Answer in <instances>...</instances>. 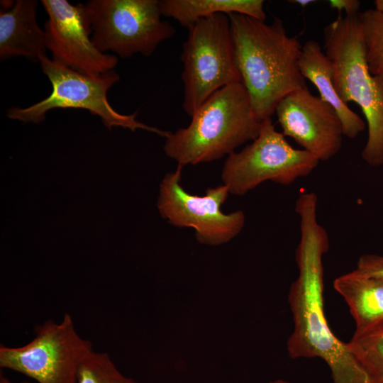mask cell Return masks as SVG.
Here are the masks:
<instances>
[{
	"instance_id": "1",
	"label": "cell",
	"mask_w": 383,
	"mask_h": 383,
	"mask_svg": "<svg viewBox=\"0 0 383 383\" xmlns=\"http://www.w3.org/2000/svg\"><path fill=\"white\" fill-rule=\"evenodd\" d=\"M317 204L313 195H303L295 203L301 235L296 250L299 274L288 294L294 328L287 351L292 359L324 360L333 383H372L348 343L332 332L325 316L323 256L329 250V238L318 222Z\"/></svg>"
},
{
	"instance_id": "2",
	"label": "cell",
	"mask_w": 383,
	"mask_h": 383,
	"mask_svg": "<svg viewBox=\"0 0 383 383\" xmlns=\"http://www.w3.org/2000/svg\"><path fill=\"white\" fill-rule=\"evenodd\" d=\"M235 64L254 111L263 121L287 95L307 88L299 60L302 45L283 21L271 23L239 13L228 15Z\"/></svg>"
},
{
	"instance_id": "3",
	"label": "cell",
	"mask_w": 383,
	"mask_h": 383,
	"mask_svg": "<svg viewBox=\"0 0 383 383\" xmlns=\"http://www.w3.org/2000/svg\"><path fill=\"white\" fill-rule=\"evenodd\" d=\"M191 117L188 126L170 132L164 146L166 155L182 166L228 156L240 145L254 140L262 123L242 82L216 91Z\"/></svg>"
},
{
	"instance_id": "4",
	"label": "cell",
	"mask_w": 383,
	"mask_h": 383,
	"mask_svg": "<svg viewBox=\"0 0 383 383\" xmlns=\"http://www.w3.org/2000/svg\"><path fill=\"white\" fill-rule=\"evenodd\" d=\"M359 13L340 16L327 25L324 48L338 96L346 104L356 103L367 121L368 136L362 158L378 167L383 165V77L372 75L368 70Z\"/></svg>"
},
{
	"instance_id": "5",
	"label": "cell",
	"mask_w": 383,
	"mask_h": 383,
	"mask_svg": "<svg viewBox=\"0 0 383 383\" xmlns=\"http://www.w3.org/2000/svg\"><path fill=\"white\" fill-rule=\"evenodd\" d=\"M43 72L48 77L52 91L45 99L26 108L11 107L9 118L24 123H40L53 109H82L99 116L109 130L113 127L143 129L166 138L170 132L149 126L136 119L138 112L118 113L108 101V91L120 79L114 70L99 74H86L54 62L46 55L39 58Z\"/></svg>"
},
{
	"instance_id": "6",
	"label": "cell",
	"mask_w": 383,
	"mask_h": 383,
	"mask_svg": "<svg viewBox=\"0 0 383 383\" xmlns=\"http://www.w3.org/2000/svg\"><path fill=\"white\" fill-rule=\"evenodd\" d=\"M183 44L182 108L189 116L213 93L241 82L228 15L216 14L192 25Z\"/></svg>"
},
{
	"instance_id": "7",
	"label": "cell",
	"mask_w": 383,
	"mask_h": 383,
	"mask_svg": "<svg viewBox=\"0 0 383 383\" xmlns=\"http://www.w3.org/2000/svg\"><path fill=\"white\" fill-rule=\"evenodd\" d=\"M91 40L101 52L128 58L151 55L175 29L161 19L158 0H91L85 4Z\"/></svg>"
},
{
	"instance_id": "8",
	"label": "cell",
	"mask_w": 383,
	"mask_h": 383,
	"mask_svg": "<svg viewBox=\"0 0 383 383\" xmlns=\"http://www.w3.org/2000/svg\"><path fill=\"white\" fill-rule=\"evenodd\" d=\"M318 162L306 150L293 148L269 118L252 143L228 156L222 179L229 193L243 195L266 181L289 185L311 173Z\"/></svg>"
},
{
	"instance_id": "9",
	"label": "cell",
	"mask_w": 383,
	"mask_h": 383,
	"mask_svg": "<svg viewBox=\"0 0 383 383\" xmlns=\"http://www.w3.org/2000/svg\"><path fill=\"white\" fill-rule=\"evenodd\" d=\"M35 337L19 347L0 346V367L38 383H75L82 360L92 349L65 313L59 323L49 320L35 328Z\"/></svg>"
},
{
	"instance_id": "10",
	"label": "cell",
	"mask_w": 383,
	"mask_h": 383,
	"mask_svg": "<svg viewBox=\"0 0 383 383\" xmlns=\"http://www.w3.org/2000/svg\"><path fill=\"white\" fill-rule=\"evenodd\" d=\"M183 166L165 175L160 184L157 208L168 223L177 227H192L196 240L203 244L217 245L236 236L245 223L241 211L226 214L221 205L229 193L223 184L209 188L204 196L190 194L181 185Z\"/></svg>"
},
{
	"instance_id": "11",
	"label": "cell",
	"mask_w": 383,
	"mask_h": 383,
	"mask_svg": "<svg viewBox=\"0 0 383 383\" xmlns=\"http://www.w3.org/2000/svg\"><path fill=\"white\" fill-rule=\"evenodd\" d=\"M48 14L44 25L47 49L52 60L86 74H99L114 70L116 55L99 51L91 40L92 30L85 4L67 0H42Z\"/></svg>"
},
{
	"instance_id": "12",
	"label": "cell",
	"mask_w": 383,
	"mask_h": 383,
	"mask_svg": "<svg viewBox=\"0 0 383 383\" xmlns=\"http://www.w3.org/2000/svg\"><path fill=\"white\" fill-rule=\"evenodd\" d=\"M282 134L293 138L318 161H326L340 150L343 126L335 109L308 88L284 96L275 109Z\"/></svg>"
},
{
	"instance_id": "13",
	"label": "cell",
	"mask_w": 383,
	"mask_h": 383,
	"mask_svg": "<svg viewBox=\"0 0 383 383\" xmlns=\"http://www.w3.org/2000/svg\"><path fill=\"white\" fill-rule=\"evenodd\" d=\"M38 1L16 0L0 12V58L24 57L38 62L46 55V37L37 22Z\"/></svg>"
},
{
	"instance_id": "14",
	"label": "cell",
	"mask_w": 383,
	"mask_h": 383,
	"mask_svg": "<svg viewBox=\"0 0 383 383\" xmlns=\"http://www.w3.org/2000/svg\"><path fill=\"white\" fill-rule=\"evenodd\" d=\"M299 65L304 78L314 84L320 97L336 111L343 135L349 138L357 136L365 129V123L338 96L333 82L331 62L317 41L308 40L302 45Z\"/></svg>"
},
{
	"instance_id": "15",
	"label": "cell",
	"mask_w": 383,
	"mask_h": 383,
	"mask_svg": "<svg viewBox=\"0 0 383 383\" xmlns=\"http://www.w3.org/2000/svg\"><path fill=\"white\" fill-rule=\"evenodd\" d=\"M333 287L347 303L361 331L383 321V280L366 276L357 270L337 277Z\"/></svg>"
},
{
	"instance_id": "16",
	"label": "cell",
	"mask_w": 383,
	"mask_h": 383,
	"mask_svg": "<svg viewBox=\"0 0 383 383\" xmlns=\"http://www.w3.org/2000/svg\"><path fill=\"white\" fill-rule=\"evenodd\" d=\"M162 15L189 28L202 18L216 14L239 13L265 21L262 0H162Z\"/></svg>"
},
{
	"instance_id": "17",
	"label": "cell",
	"mask_w": 383,
	"mask_h": 383,
	"mask_svg": "<svg viewBox=\"0 0 383 383\" xmlns=\"http://www.w3.org/2000/svg\"><path fill=\"white\" fill-rule=\"evenodd\" d=\"M348 346L372 383H383V321L355 331Z\"/></svg>"
},
{
	"instance_id": "18",
	"label": "cell",
	"mask_w": 383,
	"mask_h": 383,
	"mask_svg": "<svg viewBox=\"0 0 383 383\" xmlns=\"http://www.w3.org/2000/svg\"><path fill=\"white\" fill-rule=\"evenodd\" d=\"M359 17L368 70L372 75L383 77V12L370 9Z\"/></svg>"
},
{
	"instance_id": "19",
	"label": "cell",
	"mask_w": 383,
	"mask_h": 383,
	"mask_svg": "<svg viewBox=\"0 0 383 383\" xmlns=\"http://www.w3.org/2000/svg\"><path fill=\"white\" fill-rule=\"evenodd\" d=\"M75 383H141L123 375L106 353L91 350L80 363Z\"/></svg>"
},
{
	"instance_id": "20",
	"label": "cell",
	"mask_w": 383,
	"mask_h": 383,
	"mask_svg": "<svg viewBox=\"0 0 383 383\" xmlns=\"http://www.w3.org/2000/svg\"><path fill=\"white\" fill-rule=\"evenodd\" d=\"M356 270L366 276L383 280V256L362 255L357 261Z\"/></svg>"
},
{
	"instance_id": "21",
	"label": "cell",
	"mask_w": 383,
	"mask_h": 383,
	"mask_svg": "<svg viewBox=\"0 0 383 383\" xmlns=\"http://www.w3.org/2000/svg\"><path fill=\"white\" fill-rule=\"evenodd\" d=\"M330 6L339 12L344 11L345 16L355 15L359 13L360 2L357 0H331Z\"/></svg>"
},
{
	"instance_id": "22",
	"label": "cell",
	"mask_w": 383,
	"mask_h": 383,
	"mask_svg": "<svg viewBox=\"0 0 383 383\" xmlns=\"http://www.w3.org/2000/svg\"><path fill=\"white\" fill-rule=\"evenodd\" d=\"M315 1L313 0H294V1H290V2H294L296 4H299L301 6H306L309 4H311L312 2H314Z\"/></svg>"
},
{
	"instance_id": "23",
	"label": "cell",
	"mask_w": 383,
	"mask_h": 383,
	"mask_svg": "<svg viewBox=\"0 0 383 383\" xmlns=\"http://www.w3.org/2000/svg\"><path fill=\"white\" fill-rule=\"evenodd\" d=\"M375 9L383 12V0L374 1Z\"/></svg>"
},
{
	"instance_id": "24",
	"label": "cell",
	"mask_w": 383,
	"mask_h": 383,
	"mask_svg": "<svg viewBox=\"0 0 383 383\" xmlns=\"http://www.w3.org/2000/svg\"><path fill=\"white\" fill-rule=\"evenodd\" d=\"M0 383H14V382H11L7 377H4L3 375H1V377H0ZM23 383H27V382H23Z\"/></svg>"
},
{
	"instance_id": "25",
	"label": "cell",
	"mask_w": 383,
	"mask_h": 383,
	"mask_svg": "<svg viewBox=\"0 0 383 383\" xmlns=\"http://www.w3.org/2000/svg\"><path fill=\"white\" fill-rule=\"evenodd\" d=\"M267 383H292V382L286 381V380H283V379H277V380L269 382Z\"/></svg>"
}]
</instances>
